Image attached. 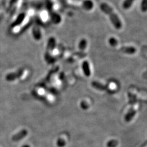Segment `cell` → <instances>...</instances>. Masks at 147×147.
I'll use <instances>...</instances> for the list:
<instances>
[{
  "label": "cell",
  "instance_id": "9a60e30c",
  "mask_svg": "<svg viewBox=\"0 0 147 147\" xmlns=\"http://www.w3.org/2000/svg\"><path fill=\"white\" fill-rule=\"evenodd\" d=\"M118 144V142L116 140H111L107 143V147H116Z\"/></svg>",
  "mask_w": 147,
  "mask_h": 147
},
{
  "label": "cell",
  "instance_id": "ac0fdd59",
  "mask_svg": "<svg viewBox=\"0 0 147 147\" xmlns=\"http://www.w3.org/2000/svg\"><path fill=\"white\" fill-rule=\"evenodd\" d=\"M21 147H30L28 145H25V146H22Z\"/></svg>",
  "mask_w": 147,
  "mask_h": 147
},
{
  "label": "cell",
  "instance_id": "8992f818",
  "mask_svg": "<svg viewBox=\"0 0 147 147\" xmlns=\"http://www.w3.org/2000/svg\"><path fill=\"white\" fill-rule=\"evenodd\" d=\"M94 6L93 2L91 0H85L82 3V7L87 11L91 10Z\"/></svg>",
  "mask_w": 147,
  "mask_h": 147
},
{
  "label": "cell",
  "instance_id": "30bf717a",
  "mask_svg": "<svg viewBox=\"0 0 147 147\" xmlns=\"http://www.w3.org/2000/svg\"><path fill=\"white\" fill-rule=\"evenodd\" d=\"M92 85L93 87H94L96 89H99V90H105L106 87L105 86H104L102 84H101L100 83L96 82V81H94L92 83Z\"/></svg>",
  "mask_w": 147,
  "mask_h": 147
},
{
  "label": "cell",
  "instance_id": "e0dca14e",
  "mask_svg": "<svg viewBox=\"0 0 147 147\" xmlns=\"http://www.w3.org/2000/svg\"><path fill=\"white\" fill-rule=\"evenodd\" d=\"M81 107L84 109H86L88 108V106L87 105H86V103L85 102H82L81 103Z\"/></svg>",
  "mask_w": 147,
  "mask_h": 147
},
{
  "label": "cell",
  "instance_id": "5bb4252c",
  "mask_svg": "<svg viewBox=\"0 0 147 147\" xmlns=\"http://www.w3.org/2000/svg\"><path fill=\"white\" fill-rule=\"evenodd\" d=\"M52 20L53 22L56 24H58L61 21V18L58 14H55L52 16Z\"/></svg>",
  "mask_w": 147,
  "mask_h": 147
},
{
  "label": "cell",
  "instance_id": "3957f363",
  "mask_svg": "<svg viewBox=\"0 0 147 147\" xmlns=\"http://www.w3.org/2000/svg\"><path fill=\"white\" fill-rule=\"evenodd\" d=\"M22 74V71L20 70L16 73H11L8 74L7 75L5 79L8 81H13L16 79L19 78L20 76H21Z\"/></svg>",
  "mask_w": 147,
  "mask_h": 147
},
{
  "label": "cell",
  "instance_id": "6da1fadb",
  "mask_svg": "<svg viewBox=\"0 0 147 147\" xmlns=\"http://www.w3.org/2000/svg\"><path fill=\"white\" fill-rule=\"evenodd\" d=\"M100 9L104 13L107 15L111 23L116 29H121L122 27L121 19L110 5L106 3H102L100 4Z\"/></svg>",
  "mask_w": 147,
  "mask_h": 147
},
{
  "label": "cell",
  "instance_id": "7a4b0ae2",
  "mask_svg": "<svg viewBox=\"0 0 147 147\" xmlns=\"http://www.w3.org/2000/svg\"><path fill=\"white\" fill-rule=\"evenodd\" d=\"M28 134V132L26 130H22L18 132L17 134H16L15 135H14L12 138H11V140L13 141H20L22 139H23L24 137L26 136Z\"/></svg>",
  "mask_w": 147,
  "mask_h": 147
},
{
  "label": "cell",
  "instance_id": "9c48e42d",
  "mask_svg": "<svg viewBox=\"0 0 147 147\" xmlns=\"http://www.w3.org/2000/svg\"><path fill=\"white\" fill-rule=\"evenodd\" d=\"M82 68L84 71V74L87 76H89L90 75V70L89 68V65L87 61H84L82 64Z\"/></svg>",
  "mask_w": 147,
  "mask_h": 147
},
{
  "label": "cell",
  "instance_id": "2e32d148",
  "mask_svg": "<svg viewBox=\"0 0 147 147\" xmlns=\"http://www.w3.org/2000/svg\"><path fill=\"white\" fill-rule=\"evenodd\" d=\"M109 42L112 45H115L117 44V40H116V39H115L113 38H111L109 39Z\"/></svg>",
  "mask_w": 147,
  "mask_h": 147
},
{
  "label": "cell",
  "instance_id": "52a82bcc",
  "mask_svg": "<svg viewBox=\"0 0 147 147\" xmlns=\"http://www.w3.org/2000/svg\"><path fill=\"white\" fill-rule=\"evenodd\" d=\"M56 46V40L54 38L51 37L50 38L47 42V50H50V51H52L53 49Z\"/></svg>",
  "mask_w": 147,
  "mask_h": 147
},
{
  "label": "cell",
  "instance_id": "277c9868",
  "mask_svg": "<svg viewBox=\"0 0 147 147\" xmlns=\"http://www.w3.org/2000/svg\"><path fill=\"white\" fill-rule=\"evenodd\" d=\"M25 18H26V14L25 13H22L20 14L16 18L15 21H14L13 22L11 26L13 27H15L21 25L22 22L24 21Z\"/></svg>",
  "mask_w": 147,
  "mask_h": 147
},
{
  "label": "cell",
  "instance_id": "4fadbf2b",
  "mask_svg": "<svg viewBox=\"0 0 147 147\" xmlns=\"http://www.w3.org/2000/svg\"><path fill=\"white\" fill-rule=\"evenodd\" d=\"M66 144L65 141L62 138H59L57 141V146L58 147H64Z\"/></svg>",
  "mask_w": 147,
  "mask_h": 147
},
{
  "label": "cell",
  "instance_id": "8fae6325",
  "mask_svg": "<svg viewBox=\"0 0 147 147\" xmlns=\"http://www.w3.org/2000/svg\"><path fill=\"white\" fill-rule=\"evenodd\" d=\"M141 10L142 12L146 13L147 11V0H142L141 3Z\"/></svg>",
  "mask_w": 147,
  "mask_h": 147
},
{
  "label": "cell",
  "instance_id": "7c38bea8",
  "mask_svg": "<svg viewBox=\"0 0 147 147\" xmlns=\"http://www.w3.org/2000/svg\"><path fill=\"white\" fill-rule=\"evenodd\" d=\"M87 40L84 39H82L80 42H79V48L81 49V50H84L87 46Z\"/></svg>",
  "mask_w": 147,
  "mask_h": 147
},
{
  "label": "cell",
  "instance_id": "5b68a950",
  "mask_svg": "<svg viewBox=\"0 0 147 147\" xmlns=\"http://www.w3.org/2000/svg\"><path fill=\"white\" fill-rule=\"evenodd\" d=\"M32 34L36 40H40L42 38V33L40 28L37 26L34 27L32 30Z\"/></svg>",
  "mask_w": 147,
  "mask_h": 147
},
{
  "label": "cell",
  "instance_id": "ba28073f",
  "mask_svg": "<svg viewBox=\"0 0 147 147\" xmlns=\"http://www.w3.org/2000/svg\"><path fill=\"white\" fill-rule=\"evenodd\" d=\"M135 0H124L122 4V7L125 9H129L131 7Z\"/></svg>",
  "mask_w": 147,
  "mask_h": 147
}]
</instances>
